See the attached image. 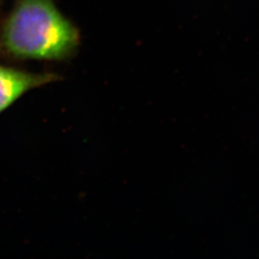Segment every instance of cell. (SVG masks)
Here are the masks:
<instances>
[{
  "label": "cell",
  "mask_w": 259,
  "mask_h": 259,
  "mask_svg": "<svg viewBox=\"0 0 259 259\" xmlns=\"http://www.w3.org/2000/svg\"><path fill=\"white\" fill-rule=\"evenodd\" d=\"M80 39L53 0H16L0 24V59L65 62L77 54Z\"/></svg>",
  "instance_id": "6da1fadb"
},
{
  "label": "cell",
  "mask_w": 259,
  "mask_h": 259,
  "mask_svg": "<svg viewBox=\"0 0 259 259\" xmlns=\"http://www.w3.org/2000/svg\"><path fill=\"white\" fill-rule=\"evenodd\" d=\"M61 80L55 72H30L0 64V114L26 93Z\"/></svg>",
  "instance_id": "7a4b0ae2"
},
{
  "label": "cell",
  "mask_w": 259,
  "mask_h": 259,
  "mask_svg": "<svg viewBox=\"0 0 259 259\" xmlns=\"http://www.w3.org/2000/svg\"><path fill=\"white\" fill-rule=\"evenodd\" d=\"M1 1H2V0H0V5H1Z\"/></svg>",
  "instance_id": "3957f363"
}]
</instances>
